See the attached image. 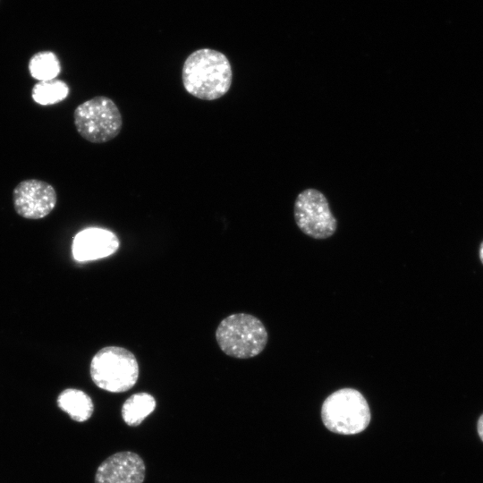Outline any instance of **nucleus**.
I'll list each match as a JSON object with an SVG mask.
<instances>
[{
  "label": "nucleus",
  "mask_w": 483,
  "mask_h": 483,
  "mask_svg": "<svg viewBox=\"0 0 483 483\" xmlns=\"http://www.w3.org/2000/svg\"><path fill=\"white\" fill-rule=\"evenodd\" d=\"M182 80L189 94L199 99L212 101L229 91L233 70L225 54L211 48H200L185 59Z\"/></svg>",
  "instance_id": "f257e3e1"
},
{
  "label": "nucleus",
  "mask_w": 483,
  "mask_h": 483,
  "mask_svg": "<svg viewBox=\"0 0 483 483\" xmlns=\"http://www.w3.org/2000/svg\"><path fill=\"white\" fill-rule=\"evenodd\" d=\"M216 339L226 355L250 359L263 352L268 335L258 318L250 314L236 313L220 322L216 330Z\"/></svg>",
  "instance_id": "f03ea898"
},
{
  "label": "nucleus",
  "mask_w": 483,
  "mask_h": 483,
  "mask_svg": "<svg viewBox=\"0 0 483 483\" xmlns=\"http://www.w3.org/2000/svg\"><path fill=\"white\" fill-rule=\"evenodd\" d=\"M321 418L332 432L353 435L363 431L370 421V409L363 394L353 388L335 391L324 401Z\"/></svg>",
  "instance_id": "7ed1b4c3"
},
{
  "label": "nucleus",
  "mask_w": 483,
  "mask_h": 483,
  "mask_svg": "<svg viewBox=\"0 0 483 483\" xmlns=\"http://www.w3.org/2000/svg\"><path fill=\"white\" fill-rule=\"evenodd\" d=\"M89 372L97 387L112 393H122L136 384L139 365L134 354L129 350L106 346L92 358Z\"/></svg>",
  "instance_id": "20e7f679"
},
{
  "label": "nucleus",
  "mask_w": 483,
  "mask_h": 483,
  "mask_svg": "<svg viewBox=\"0 0 483 483\" xmlns=\"http://www.w3.org/2000/svg\"><path fill=\"white\" fill-rule=\"evenodd\" d=\"M73 123L81 138L97 144L114 139L123 127L118 106L106 96H97L80 104L73 112Z\"/></svg>",
  "instance_id": "39448f33"
},
{
  "label": "nucleus",
  "mask_w": 483,
  "mask_h": 483,
  "mask_svg": "<svg viewBox=\"0 0 483 483\" xmlns=\"http://www.w3.org/2000/svg\"><path fill=\"white\" fill-rule=\"evenodd\" d=\"M293 215L299 229L313 239H327L337 229V220L326 196L316 189H306L298 194Z\"/></svg>",
  "instance_id": "423d86ee"
},
{
  "label": "nucleus",
  "mask_w": 483,
  "mask_h": 483,
  "mask_svg": "<svg viewBox=\"0 0 483 483\" xmlns=\"http://www.w3.org/2000/svg\"><path fill=\"white\" fill-rule=\"evenodd\" d=\"M56 203L55 188L42 180H23L13 191L14 210L27 219H40L48 216Z\"/></svg>",
  "instance_id": "0eeeda50"
},
{
  "label": "nucleus",
  "mask_w": 483,
  "mask_h": 483,
  "mask_svg": "<svg viewBox=\"0 0 483 483\" xmlns=\"http://www.w3.org/2000/svg\"><path fill=\"white\" fill-rule=\"evenodd\" d=\"M145 464L141 457L130 451L119 452L106 458L95 474V483H143Z\"/></svg>",
  "instance_id": "6e6552de"
},
{
  "label": "nucleus",
  "mask_w": 483,
  "mask_h": 483,
  "mask_svg": "<svg viewBox=\"0 0 483 483\" xmlns=\"http://www.w3.org/2000/svg\"><path fill=\"white\" fill-rule=\"evenodd\" d=\"M119 248V240L111 231L89 227L79 232L73 238L72 253L78 262L103 258L114 254Z\"/></svg>",
  "instance_id": "1a4fd4ad"
},
{
  "label": "nucleus",
  "mask_w": 483,
  "mask_h": 483,
  "mask_svg": "<svg viewBox=\"0 0 483 483\" xmlns=\"http://www.w3.org/2000/svg\"><path fill=\"white\" fill-rule=\"evenodd\" d=\"M57 406L77 422L88 420L93 414L94 404L85 392L75 388L63 390L56 399Z\"/></svg>",
  "instance_id": "9d476101"
},
{
  "label": "nucleus",
  "mask_w": 483,
  "mask_h": 483,
  "mask_svg": "<svg viewBox=\"0 0 483 483\" xmlns=\"http://www.w3.org/2000/svg\"><path fill=\"white\" fill-rule=\"evenodd\" d=\"M156 408L155 398L148 393L131 395L123 404L122 417L129 426H138Z\"/></svg>",
  "instance_id": "9b49d317"
},
{
  "label": "nucleus",
  "mask_w": 483,
  "mask_h": 483,
  "mask_svg": "<svg viewBox=\"0 0 483 483\" xmlns=\"http://www.w3.org/2000/svg\"><path fill=\"white\" fill-rule=\"evenodd\" d=\"M28 67L31 77L39 81L55 79L61 71L60 61L51 51L34 54L29 61Z\"/></svg>",
  "instance_id": "f8f14e48"
},
{
  "label": "nucleus",
  "mask_w": 483,
  "mask_h": 483,
  "mask_svg": "<svg viewBox=\"0 0 483 483\" xmlns=\"http://www.w3.org/2000/svg\"><path fill=\"white\" fill-rule=\"evenodd\" d=\"M69 94L68 85L61 80H40L31 90L33 100L38 105H54L64 100Z\"/></svg>",
  "instance_id": "ddd939ff"
},
{
  "label": "nucleus",
  "mask_w": 483,
  "mask_h": 483,
  "mask_svg": "<svg viewBox=\"0 0 483 483\" xmlns=\"http://www.w3.org/2000/svg\"><path fill=\"white\" fill-rule=\"evenodd\" d=\"M477 430H478L479 436L483 442V414H481L478 419Z\"/></svg>",
  "instance_id": "4468645a"
},
{
  "label": "nucleus",
  "mask_w": 483,
  "mask_h": 483,
  "mask_svg": "<svg viewBox=\"0 0 483 483\" xmlns=\"http://www.w3.org/2000/svg\"><path fill=\"white\" fill-rule=\"evenodd\" d=\"M479 256L481 263L483 264V241L480 243L479 250Z\"/></svg>",
  "instance_id": "2eb2a0df"
}]
</instances>
